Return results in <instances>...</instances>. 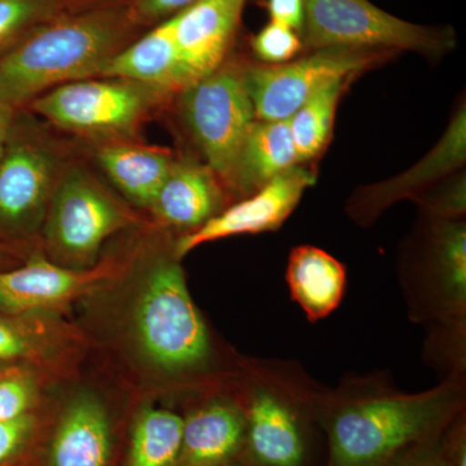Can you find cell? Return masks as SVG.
I'll return each mask as SVG.
<instances>
[{
  "label": "cell",
  "instance_id": "23",
  "mask_svg": "<svg viewBox=\"0 0 466 466\" xmlns=\"http://www.w3.org/2000/svg\"><path fill=\"white\" fill-rule=\"evenodd\" d=\"M346 82L350 79H336L324 86L288 119L299 165L318 158L327 149Z\"/></svg>",
  "mask_w": 466,
  "mask_h": 466
},
{
  "label": "cell",
  "instance_id": "5",
  "mask_svg": "<svg viewBox=\"0 0 466 466\" xmlns=\"http://www.w3.org/2000/svg\"><path fill=\"white\" fill-rule=\"evenodd\" d=\"M171 97L130 79L91 76L57 86L29 106L60 130L108 143L137 140L140 127Z\"/></svg>",
  "mask_w": 466,
  "mask_h": 466
},
{
  "label": "cell",
  "instance_id": "32",
  "mask_svg": "<svg viewBox=\"0 0 466 466\" xmlns=\"http://www.w3.org/2000/svg\"><path fill=\"white\" fill-rule=\"evenodd\" d=\"M265 7L272 23L302 33L305 23V0H266Z\"/></svg>",
  "mask_w": 466,
  "mask_h": 466
},
{
  "label": "cell",
  "instance_id": "7",
  "mask_svg": "<svg viewBox=\"0 0 466 466\" xmlns=\"http://www.w3.org/2000/svg\"><path fill=\"white\" fill-rule=\"evenodd\" d=\"M137 220L90 168L66 164L43 222L46 248L58 265L92 268L104 242Z\"/></svg>",
  "mask_w": 466,
  "mask_h": 466
},
{
  "label": "cell",
  "instance_id": "14",
  "mask_svg": "<svg viewBox=\"0 0 466 466\" xmlns=\"http://www.w3.org/2000/svg\"><path fill=\"white\" fill-rule=\"evenodd\" d=\"M112 271L109 265L69 268L43 254H33L25 265L0 271V309L24 315L63 308L96 287Z\"/></svg>",
  "mask_w": 466,
  "mask_h": 466
},
{
  "label": "cell",
  "instance_id": "9",
  "mask_svg": "<svg viewBox=\"0 0 466 466\" xmlns=\"http://www.w3.org/2000/svg\"><path fill=\"white\" fill-rule=\"evenodd\" d=\"M300 38L309 51L328 47L410 51L431 58H440L456 46L451 27L408 23L370 0H305Z\"/></svg>",
  "mask_w": 466,
  "mask_h": 466
},
{
  "label": "cell",
  "instance_id": "26",
  "mask_svg": "<svg viewBox=\"0 0 466 466\" xmlns=\"http://www.w3.org/2000/svg\"><path fill=\"white\" fill-rule=\"evenodd\" d=\"M250 46L260 63L268 66L294 60L305 47L299 33L272 21L251 38Z\"/></svg>",
  "mask_w": 466,
  "mask_h": 466
},
{
  "label": "cell",
  "instance_id": "18",
  "mask_svg": "<svg viewBox=\"0 0 466 466\" xmlns=\"http://www.w3.org/2000/svg\"><path fill=\"white\" fill-rule=\"evenodd\" d=\"M97 76L130 79L173 96L192 84L180 60L171 17L113 55Z\"/></svg>",
  "mask_w": 466,
  "mask_h": 466
},
{
  "label": "cell",
  "instance_id": "8",
  "mask_svg": "<svg viewBox=\"0 0 466 466\" xmlns=\"http://www.w3.org/2000/svg\"><path fill=\"white\" fill-rule=\"evenodd\" d=\"M408 317L431 330L466 332V225L429 216L421 251L400 269Z\"/></svg>",
  "mask_w": 466,
  "mask_h": 466
},
{
  "label": "cell",
  "instance_id": "21",
  "mask_svg": "<svg viewBox=\"0 0 466 466\" xmlns=\"http://www.w3.org/2000/svg\"><path fill=\"white\" fill-rule=\"evenodd\" d=\"M94 157L125 198L135 205L149 208L177 156L161 147L121 140L97 143Z\"/></svg>",
  "mask_w": 466,
  "mask_h": 466
},
{
  "label": "cell",
  "instance_id": "33",
  "mask_svg": "<svg viewBox=\"0 0 466 466\" xmlns=\"http://www.w3.org/2000/svg\"><path fill=\"white\" fill-rule=\"evenodd\" d=\"M32 352V342L25 333L0 319V360H14Z\"/></svg>",
  "mask_w": 466,
  "mask_h": 466
},
{
  "label": "cell",
  "instance_id": "13",
  "mask_svg": "<svg viewBox=\"0 0 466 466\" xmlns=\"http://www.w3.org/2000/svg\"><path fill=\"white\" fill-rule=\"evenodd\" d=\"M465 158L466 112L462 106L453 116L440 142L419 164L385 182L359 189L349 202L350 217L359 225H370L395 202L404 198L416 200L447 175L464 167Z\"/></svg>",
  "mask_w": 466,
  "mask_h": 466
},
{
  "label": "cell",
  "instance_id": "4",
  "mask_svg": "<svg viewBox=\"0 0 466 466\" xmlns=\"http://www.w3.org/2000/svg\"><path fill=\"white\" fill-rule=\"evenodd\" d=\"M245 446L258 466H305L306 421L320 419L325 392L296 363L262 359L244 364Z\"/></svg>",
  "mask_w": 466,
  "mask_h": 466
},
{
  "label": "cell",
  "instance_id": "2",
  "mask_svg": "<svg viewBox=\"0 0 466 466\" xmlns=\"http://www.w3.org/2000/svg\"><path fill=\"white\" fill-rule=\"evenodd\" d=\"M139 27L127 5L54 18L0 57V108L20 110L57 86L97 76Z\"/></svg>",
  "mask_w": 466,
  "mask_h": 466
},
{
  "label": "cell",
  "instance_id": "3",
  "mask_svg": "<svg viewBox=\"0 0 466 466\" xmlns=\"http://www.w3.org/2000/svg\"><path fill=\"white\" fill-rule=\"evenodd\" d=\"M137 289L131 337L150 370L177 382L210 375L213 339L187 287L174 245L150 254Z\"/></svg>",
  "mask_w": 466,
  "mask_h": 466
},
{
  "label": "cell",
  "instance_id": "17",
  "mask_svg": "<svg viewBox=\"0 0 466 466\" xmlns=\"http://www.w3.org/2000/svg\"><path fill=\"white\" fill-rule=\"evenodd\" d=\"M247 416L242 400L216 398L183 419L177 466H222L245 443Z\"/></svg>",
  "mask_w": 466,
  "mask_h": 466
},
{
  "label": "cell",
  "instance_id": "25",
  "mask_svg": "<svg viewBox=\"0 0 466 466\" xmlns=\"http://www.w3.org/2000/svg\"><path fill=\"white\" fill-rule=\"evenodd\" d=\"M69 0H0V57L66 14Z\"/></svg>",
  "mask_w": 466,
  "mask_h": 466
},
{
  "label": "cell",
  "instance_id": "16",
  "mask_svg": "<svg viewBox=\"0 0 466 466\" xmlns=\"http://www.w3.org/2000/svg\"><path fill=\"white\" fill-rule=\"evenodd\" d=\"M225 191L207 164L177 156L148 208L162 225L191 232L225 208Z\"/></svg>",
  "mask_w": 466,
  "mask_h": 466
},
{
  "label": "cell",
  "instance_id": "31",
  "mask_svg": "<svg viewBox=\"0 0 466 466\" xmlns=\"http://www.w3.org/2000/svg\"><path fill=\"white\" fill-rule=\"evenodd\" d=\"M441 438L443 435L410 447L388 466H453L446 441Z\"/></svg>",
  "mask_w": 466,
  "mask_h": 466
},
{
  "label": "cell",
  "instance_id": "10",
  "mask_svg": "<svg viewBox=\"0 0 466 466\" xmlns=\"http://www.w3.org/2000/svg\"><path fill=\"white\" fill-rule=\"evenodd\" d=\"M66 167L56 143L33 119L16 113L0 155V226L12 233L43 226Z\"/></svg>",
  "mask_w": 466,
  "mask_h": 466
},
{
  "label": "cell",
  "instance_id": "28",
  "mask_svg": "<svg viewBox=\"0 0 466 466\" xmlns=\"http://www.w3.org/2000/svg\"><path fill=\"white\" fill-rule=\"evenodd\" d=\"M35 395L32 377L24 373L0 376V421L30 413Z\"/></svg>",
  "mask_w": 466,
  "mask_h": 466
},
{
  "label": "cell",
  "instance_id": "29",
  "mask_svg": "<svg viewBox=\"0 0 466 466\" xmlns=\"http://www.w3.org/2000/svg\"><path fill=\"white\" fill-rule=\"evenodd\" d=\"M34 426L32 413L0 421V466L9 464L20 455L32 437Z\"/></svg>",
  "mask_w": 466,
  "mask_h": 466
},
{
  "label": "cell",
  "instance_id": "27",
  "mask_svg": "<svg viewBox=\"0 0 466 466\" xmlns=\"http://www.w3.org/2000/svg\"><path fill=\"white\" fill-rule=\"evenodd\" d=\"M429 216L441 219L459 220L465 216V177H459L450 184L429 189L416 198Z\"/></svg>",
  "mask_w": 466,
  "mask_h": 466
},
{
  "label": "cell",
  "instance_id": "6",
  "mask_svg": "<svg viewBox=\"0 0 466 466\" xmlns=\"http://www.w3.org/2000/svg\"><path fill=\"white\" fill-rule=\"evenodd\" d=\"M247 63L229 56L177 95L184 126L205 164L228 192L235 188L241 149L257 121L248 90Z\"/></svg>",
  "mask_w": 466,
  "mask_h": 466
},
{
  "label": "cell",
  "instance_id": "34",
  "mask_svg": "<svg viewBox=\"0 0 466 466\" xmlns=\"http://www.w3.org/2000/svg\"><path fill=\"white\" fill-rule=\"evenodd\" d=\"M16 113L17 110L0 108V155H2L3 149H5V142H7L9 131H11Z\"/></svg>",
  "mask_w": 466,
  "mask_h": 466
},
{
  "label": "cell",
  "instance_id": "15",
  "mask_svg": "<svg viewBox=\"0 0 466 466\" xmlns=\"http://www.w3.org/2000/svg\"><path fill=\"white\" fill-rule=\"evenodd\" d=\"M247 2L198 0L171 17L180 60L192 84L229 57Z\"/></svg>",
  "mask_w": 466,
  "mask_h": 466
},
{
  "label": "cell",
  "instance_id": "11",
  "mask_svg": "<svg viewBox=\"0 0 466 466\" xmlns=\"http://www.w3.org/2000/svg\"><path fill=\"white\" fill-rule=\"evenodd\" d=\"M394 52L328 47L288 63H247V85L257 121L289 119L319 90L388 60Z\"/></svg>",
  "mask_w": 466,
  "mask_h": 466
},
{
  "label": "cell",
  "instance_id": "30",
  "mask_svg": "<svg viewBox=\"0 0 466 466\" xmlns=\"http://www.w3.org/2000/svg\"><path fill=\"white\" fill-rule=\"evenodd\" d=\"M196 2L198 0H130L126 5L135 23L143 27L157 25Z\"/></svg>",
  "mask_w": 466,
  "mask_h": 466
},
{
  "label": "cell",
  "instance_id": "35",
  "mask_svg": "<svg viewBox=\"0 0 466 466\" xmlns=\"http://www.w3.org/2000/svg\"><path fill=\"white\" fill-rule=\"evenodd\" d=\"M9 257L8 250L5 249V245L0 244V266L7 260Z\"/></svg>",
  "mask_w": 466,
  "mask_h": 466
},
{
  "label": "cell",
  "instance_id": "19",
  "mask_svg": "<svg viewBox=\"0 0 466 466\" xmlns=\"http://www.w3.org/2000/svg\"><path fill=\"white\" fill-rule=\"evenodd\" d=\"M112 431L99 398L84 392L70 401L52 440L48 466H108Z\"/></svg>",
  "mask_w": 466,
  "mask_h": 466
},
{
  "label": "cell",
  "instance_id": "20",
  "mask_svg": "<svg viewBox=\"0 0 466 466\" xmlns=\"http://www.w3.org/2000/svg\"><path fill=\"white\" fill-rule=\"evenodd\" d=\"M285 278L291 299L309 323L323 320L339 308L348 284L343 263L312 245L291 250Z\"/></svg>",
  "mask_w": 466,
  "mask_h": 466
},
{
  "label": "cell",
  "instance_id": "1",
  "mask_svg": "<svg viewBox=\"0 0 466 466\" xmlns=\"http://www.w3.org/2000/svg\"><path fill=\"white\" fill-rule=\"evenodd\" d=\"M465 376L407 394L379 377L350 380L325 394L320 413L329 466H388L401 452L446 433L465 410Z\"/></svg>",
  "mask_w": 466,
  "mask_h": 466
},
{
  "label": "cell",
  "instance_id": "12",
  "mask_svg": "<svg viewBox=\"0 0 466 466\" xmlns=\"http://www.w3.org/2000/svg\"><path fill=\"white\" fill-rule=\"evenodd\" d=\"M317 183V173L297 165L269 180L231 207L223 208L198 229L183 233L174 242L177 258L182 259L196 248L208 242L240 235L274 232L299 207L306 189Z\"/></svg>",
  "mask_w": 466,
  "mask_h": 466
},
{
  "label": "cell",
  "instance_id": "24",
  "mask_svg": "<svg viewBox=\"0 0 466 466\" xmlns=\"http://www.w3.org/2000/svg\"><path fill=\"white\" fill-rule=\"evenodd\" d=\"M182 431L183 417L161 408H147L134 424L127 466H177Z\"/></svg>",
  "mask_w": 466,
  "mask_h": 466
},
{
  "label": "cell",
  "instance_id": "22",
  "mask_svg": "<svg viewBox=\"0 0 466 466\" xmlns=\"http://www.w3.org/2000/svg\"><path fill=\"white\" fill-rule=\"evenodd\" d=\"M299 165L289 122L256 121L241 149L233 193L242 198Z\"/></svg>",
  "mask_w": 466,
  "mask_h": 466
}]
</instances>
